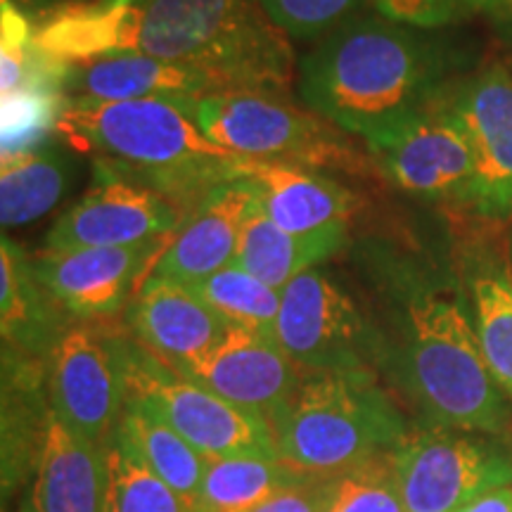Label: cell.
Returning <instances> with one entry per match:
<instances>
[{"label":"cell","instance_id":"ffe728a7","mask_svg":"<svg viewBox=\"0 0 512 512\" xmlns=\"http://www.w3.org/2000/svg\"><path fill=\"white\" fill-rule=\"evenodd\" d=\"M143 0H79L38 17L34 43L64 64L138 53Z\"/></svg>","mask_w":512,"mask_h":512},{"label":"cell","instance_id":"e0dca14e","mask_svg":"<svg viewBox=\"0 0 512 512\" xmlns=\"http://www.w3.org/2000/svg\"><path fill=\"white\" fill-rule=\"evenodd\" d=\"M128 328L140 347L183 375L226 337L230 325L190 285L150 275L128 304Z\"/></svg>","mask_w":512,"mask_h":512},{"label":"cell","instance_id":"7a4b0ae2","mask_svg":"<svg viewBox=\"0 0 512 512\" xmlns=\"http://www.w3.org/2000/svg\"><path fill=\"white\" fill-rule=\"evenodd\" d=\"M420 31L354 15L299 60V98L358 138L427 110L448 88L441 48Z\"/></svg>","mask_w":512,"mask_h":512},{"label":"cell","instance_id":"2e32d148","mask_svg":"<svg viewBox=\"0 0 512 512\" xmlns=\"http://www.w3.org/2000/svg\"><path fill=\"white\" fill-rule=\"evenodd\" d=\"M183 377L271 422L290 401L302 380V370L287 358L275 337L228 328L226 337L207 356L192 363Z\"/></svg>","mask_w":512,"mask_h":512},{"label":"cell","instance_id":"6da1fadb","mask_svg":"<svg viewBox=\"0 0 512 512\" xmlns=\"http://www.w3.org/2000/svg\"><path fill=\"white\" fill-rule=\"evenodd\" d=\"M354 264L389 320V332H377L380 370L434 427L508 432V396L486 366L456 268L444 273L389 238L358 240Z\"/></svg>","mask_w":512,"mask_h":512},{"label":"cell","instance_id":"cb8c5ba5","mask_svg":"<svg viewBox=\"0 0 512 512\" xmlns=\"http://www.w3.org/2000/svg\"><path fill=\"white\" fill-rule=\"evenodd\" d=\"M351 245V226H337L311 235L287 233L256 207L249 209L235 252V266L283 290L294 278L311 271L325 259L342 254Z\"/></svg>","mask_w":512,"mask_h":512},{"label":"cell","instance_id":"ac0fdd59","mask_svg":"<svg viewBox=\"0 0 512 512\" xmlns=\"http://www.w3.org/2000/svg\"><path fill=\"white\" fill-rule=\"evenodd\" d=\"M252 204L254 190L245 178L221 183L169 235L150 271L152 278L192 285L233 264Z\"/></svg>","mask_w":512,"mask_h":512},{"label":"cell","instance_id":"484cf974","mask_svg":"<svg viewBox=\"0 0 512 512\" xmlns=\"http://www.w3.org/2000/svg\"><path fill=\"white\" fill-rule=\"evenodd\" d=\"M117 432L143 458V463L183 498L190 512L195 510L207 472V458L164 420L133 403H126Z\"/></svg>","mask_w":512,"mask_h":512},{"label":"cell","instance_id":"74e56055","mask_svg":"<svg viewBox=\"0 0 512 512\" xmlns=\"http://www.w3.org/2000/svg\"><path fill=\"white\" fill-rule=\"evenodd\" d=\"M22 512H34V508H31V505H27V508H24Z\"/></svg>","mask_w":512,"mask_h":512},{"label":"cell","instance_id":"7c38bea8","mask_svg":"<svg viewBox=\"0 0 512 512\" xmlns=\"http://www.w3.org/2000/svg\"><path fill=\"white\" fill-rule=\"evenodd\" d=\"M475 159L470 216L489 223L512 219V62H494L446 91Z\"/></svg>","mask_w":512,"mask_h":512},{"label":"cell","instance_id":"30bf717a","mask_svg":"<svg viewBox=\"0 0 512 512\" xmlns=\"http://www.w3.org/2000/svg\"><path fill=\"white\" fill-rule=\"evenodd\" d=\"M392 463L406 512H458L512 484V456L491 441L446 427L408 432Z\"/></svg>","mask_w":512,"mask_h":512},{"label":"cell","instance_id":"3957f363","mask_svg":"<svg viewBox=\"0 0 512 512\" xmlns=\"http://www.w3.org/2000/svg\"><path fill=\"white\" fill-rule=\"evenodd\" d=\"M195 100L67 98L55 133L188 216L209 192L233 181L240 159L204 136L192 112Z\"/></svg>","mask_w":512,"mask_h":512},{"label":"cell","instance_id":"d590c367","mask_svg":"<svg viewBox=\"0 0 512 512\" xmlns=\"http://www.w3.org/2000/svg\"><path fill=\"white\" fill-rule=\"evenodd\" d=\"M12 3H15L22 12H27V15L31 12V15L41 17V15H46L48 10L62 5V0H12Z\"/></svg>","mask_w":512,"mask_h":512},{"label":"cell","instance_id":"f1b7e54d","mask_svg":"<svg viewBox=\"0 0 512 512\" xmlns=\"http://www.w3.org/2000/svg\"><path fill=\"white\" fill-rule=\"evenodd\" d=\"M190 287L230 328H245L275 337L283 294L264 280L254 278L245 268L230 264Z\"/></svg>","mask_w":512,"mask_h":512},{"label":"cell","instance_id":"603a6c76","mask_svg":"<svg viewBox=\"0 0 512 512\" xmlns=\"http://www.w3.org/2000/svg\"><path fill=\"white\" fill-rule=\"evenodd\" d=\"M105 484L102 446L76 434L50 408L31 508L34 512H102Z\"/></svg>","mask_w":512,"mask_h":512},{"label":"cell","instance_id":"8992f818","mask_svg":"<svg viewBox=\"0 0 512 512\" xmlns=\"http://www.w3.org/2000/svg\"><path fill=\"white\" fill-rule=\"evenodd\" d=\"M204 136L238 157L335 169L354 176L375 174L373 159L351 143L349 133L320 114L294 107L285 95L228 91L192 105Z\"/></svg>","mask_w":512,"mask_h":512},{"label":"cell","instance_id":"d4e9b609","mask_svg":"<svg viewBox=\"0 0 512 512\" xmlns=\"http://www.w3.org/2000/svg\"><path fill=\"white\" fill-rule=\"evenodd\" d=\"M67 143H43L5 155L0 166V221L3 228L29 226L53 211L74 178Z\"/></svg>","mask_w":512,"mask_h":512},{"label":"cell","instance_id":"8fae6325","mask_svg":"<svg viewBox=\"0 0 512 512\" xmlns=\"http://www.w3.org/2000/svg\"><path fill=\"white\" fill-rule=\"evenodd\" d=\"M48 403L83 439L102 446L126 408L119 332L76 323L64 332L46 370Z\"/></svg>","mask_w":512,"mask_h":512},{"label":"cell","instance_id":"9a60e30c","mask_svg":"<svg viewBox=\"0 0 512 512\" xmlns=\"http://www.w3.org/2000/svg\"><path fill=\"white\" fill-rule=\"evenodd\" d=\"M477 221L458 233L453 268L491 375L512 401V245L503 223Z\"/></svg>","mask_w":512,"mask_h":512},{"label":"cell","instance_id":"83f0119b","mask_svg":"<svg viewBox=\"0 0 512 512\" xmlns=\"http://www.w3.org/2000/svg\"><path fill=\"white\" fill-rule=\"evenodd\" d=\"M102 456L107 472L102 512H190L117 430L102 444Z\"/></svg>","mask_w":512,"mask_h":512},{"label":"cell","instance_id":"d6986e66","mask_svg":"<svg viewBox=\"0 0 512 512\" xmlns=\"http://www.w3.org/2000/svg\"><path fill=\"white\" fill-rule=\"evenodd\" d=\"M235 178H245L254 190L256 207L275 226L294 235L351 226L361 204L354 192L335 178L304 166L240 157Z\"/></svg>","mask_w":512,"mask_h":512},{"label":"cell","instance_id":"5b68a950","mask_svg":"<svg viewBox=\"0 0 512 512\" xmlns=\"http://www.w3.org/2000/svg\"><path fill=\"white\" fill-rule=\"evenodd\" d=\"M268 425L278 458L313 479H337L392 456L408 434L377 375L302 373Z\"/></svg>","mask_w":512,"mask_h":512},{"label":"cell","instance_id":"1f68e13d","mask_svg":"<svg viewBox=\"0 0 512 512\" xmlns=\"http://www.w3.org/2000/svg\"><path fill=\"white\" fill-rule=\"evenodd\" d=\"M366 3L368 0H259L275 27L297 38L328 36Z\"/></svg>","mask_w":512,"mask_h":512},{"label":"cell","instance_id":"e575fe53","mask_svg":"<svg viewBox=\"0 0 512 512\" xmlns=\"http://www.w3.org/2000/svg\"><path fill=\"white\" fill-rule=\"evenodd\" d=\"M458 512H512V484L498 486L486 494L472 498L463 510Z\"/></svg>","mask_w":512,"mask_h":512},{"label":"cell","instance_id":"f546056e","mask_svg":"<svg viewBox=\"0 0 512 512\" xmlns=\"http://www.w3.org/2000/svg\"><path fill=\"white\" fill-rule=\"evenodd\" d=\"M67 95L60 91H15L3 95V157L48 143L57 131Z\"/></svg>","mask_w":512,"mask_h":512},{"label":"cell","instance_id":"4316f807","mask_svg":"<svg viewBox=\"0 0 512 512\" xmlns=\"http://www.w3.org/2000/svg\"><path fill=\"white\" fill-rule=\"evenodd\" d=\"M311 479L280 458H209L192 512H254L287 486Z\"/></svg>","mask_w":512,"mask_h":512},{"label":"cell","instance_id":"5bb4252c","mask_svg":"<svg viewBox=\"0 0 512 512\" xmlns=\"http://www.w3.org/2000/svg\"><path fill=\"white\" fill-rule=\"evenodd\" d=\"M166 240L131 247L41 249L31 254L36 278L69 316L110 318L140 290Z\"/></svg>","mask_w":512,"mask_h":512},{"label":"cell","instance_id":"277c9868","mask_svg":"<svg viewBox=\"0 0 512 512\" xmlns=\"http://www.w3.org/2000/svg\"><path fill=\"white\" fill-rule=\"evenodd\" d=\"M138 53L197 69L223 93L297 83L290 41L259 0H143Z\"/></svg>","mask_w":512,"mask_h":512},{"label":"cell","instance_id":"7402d4cb","mask_svg":"<svg viewBox=\"0 0 512 512\" xmlns=\"http://www.w3.org/2000/svg\"><path fill=\"white\" fill-rule=\"evenodd\" d=\"M0 328L3 349L48 363L72 325L67 311L36 278L31 254L3 235L0 242Z\"/></svg>","mask_w":512,"mask_h":512},{"label":"cell","instance_id":"9c48e42d","mask_svg":"<svg viewBox=\"0 0 512 512\" xmlns=\"http://www.w3.org/2000/svg\"><path fill=\"white\" fill-rule=\"evenodd\" d=\"M375 174L406 195L470 214L475 159L446 93L415 114L363 138Z\"/></svg>","mask_w":512,"mask_h":512},{"label":"cell","instance_id":"d6a6232c","mask_svg":"<svg viewBox=\"0 0 512 512\" xmlns=\"http://www.w3.org/2000/svg\"><path fill=\"white\" fill-rule=\"evenodd\" d=\"M377 15L413 29H437L482 10L479 0H368Z\"/></svg>","mask_w":512,"mask_h":512},{"label":"cell","instance_id":"52a82bcc","mask_svg":"<svg viewBox=\"0 0 512 512\" xmlns=\"http://www.w3.org/2000/svg\"><path fill=\"white\" fill-rule=\"evenodd\" d=\"M126 403L145 408L204 458H278L268 422L178 375L138 342L119 335Z\"/></svg>","mask_w":512,"mask_h":512},{"label":"cell","instance_id":"f35d334b","mask_svg":"<svg viewBox=\"0 0 512 512\" xmlns=\"http://www.w3.org/2000/svg\"><path fill=\"white\" fill-rule=\"evenodd\" d=\"M510 245H512V238H510Z\"/></svg>","mask_w":512,"mask_h":512},{"label":"cell","instance_id":"8d00e7d4","mask_svg":"<svg viewBox=\"0 0 512 512\" xmlns=\"http://www.w3.org/2000/svg\"><path fill=\"white\" fill-rule=\"evenodd\" d=\"M479 5L491 10H512V0H479Z\"/></svg>","mask_w":512,"mask_h":512},{"label":"cell","instance_id":"836d02e7","mask_svg":"<svg viewBox=\"0 0 512 512\" xmlns=\"http://www.w3.org/2000/svg\"><path fill=\"white\" fill-rule=\"evenodd\" d=\"M335 479H304L287 486L254 512H325Z\"/></svg>","mask_w":512,"mask_h":512},{"label":"cell","instance_id":"4dcf8cb0","mask_svg":"<svg viewBox=\"0 0 512 512\" xmlns=\"http://www.w3.org/2000/svg\"><path fill=\"white\" fill-rule=\"evenodd\" d=\"M325 512H406L392 456L337 477Z\"/></svg>","mask_w":512,"mask_h":512},{"label":"cell","instance_id":"44dd1931","mask_svg":"<svg viewBox=\"0 0 512 512\" xmlns=\"http://www.w3.org/2000/svg\"><path fill=\"white\" fill-rule=\"evenodd\" d=\"M64 93L67 98L88 100H195L223 91L207 74L185 64L143 53H124L86 64H69Z\"/></svg>","mask_w":512,"mask_h":512},{"label":"cell","instance_id":"ba28073f","mask_svg":"<svg viewBox=\"0 0 512 512\" xmlns=\"http://www.w3.org/2000/svg\"><path fill=\"white\" fill-rule=\"evenodd\" d=\"M280 294L275 342L302 373L377 375L380 337L342 285L311 268Z\"/></svg>","mask_w":512,"mask_h":512},{"label":"cell","instance_id":"4fadbf2b","mask_svg":"<svg viewBox=\"0 0 512 512\" xmlns=\"http://www.w3.org/2000/svg\"><path fill=\"white\" fill-rule=\"evenodd\" d=\"M183 219L159 192L93 162V185L53 223L43 249L143 245L169 238Z\"/></svg>","mask_w":512,"mask_h":512}]
</instances>
